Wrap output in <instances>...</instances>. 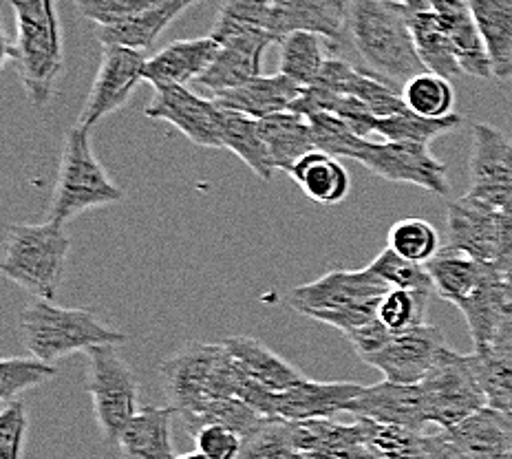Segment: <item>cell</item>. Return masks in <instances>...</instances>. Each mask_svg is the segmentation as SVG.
<instances>
[{"label": "cell", "instance_id": "cell-1", "mask_svg": "<svg viewBox=\"0 0 512 459\" xmlns=\"http://www.w3.org/2000/svg\"><path fill=\"white\" fill-rule=\"evenodd\" d=\"M411 7L396 0H351L349 40L367 67L404 87L426 71L415 49Z\"/></svg>", "mask_w": 512, "mask_h": 459}, {"label": "cell", "instance_id": "cell-2", "mask_svg": "<svg viewBox=\"0 0 512 459\" xmlns=\"http://www.w3.org/2000/svg\"><path fill=\"white\" fill-rule=\"evenodd\" d=\"M16 67L29 102L42 109L56 95L62 73V36L56 0H12Z\"/></svg>", "mask_w": 512, "mask_h": 459}, {"label": "cell", "instance_id": "cell-3", "mask_svg": "<svg viewBox=\"0 0 512 459\" xmlns=\"http://www.w3.org/2000/svg\"><path fill=\"white\" fill-rule=\"evenodd\" d=\"M3 250L0 270L9 281L42 301L56 298L71 250V237L62 223H9Z\"/></svg>", "mask_w": 512, "mask_h": 459}, {"label": "cell", "instance_id": "cell-4", "mask_svg": "<svg viewBox=\"0 0 512 459\" xmlns=\"http://www.w3.org/2000/svg\"><path fill=\"white\" fill-rule=\"evenodd\" d=\"M20 338L34 358L56 362L98 345H124L122 332L106 327L89 309H64L36 298L18 320Z\"/></svg>", "mask_w": 512, "mask_h": 459}, {"label": "cell", "instance_id": "cell-5", "mask_svg": "<svg viewBox=\"0 0 512 459\" xmlns=\"http://www.w3.org/2000/svg\"><path fill=\"white\" fill-rule=\"evenodd\" d=\"M120 201H124V190L106 175L104 166L93 151L91 131L73 126L67 133V142H64L58 179L53 186L49 206V221L67 226L82 212L120 204Z\"/></svg>", "mask_w": 512, "mask_h": 459}, {"label": "cell", "instance_id": "cell-6", "mask_svg": "<svg viewBox=\"0 0 512 459\" xmlns=\"http://www.w3.org/2000/svg\"><path fill=\"white\" fill-rule=\"evenodd\" d=\"M159 376L179 415L199 409L208 400L237 398L241 382V373L223 343L186 345L162 362Z\"/></svg>", "mask_w": 512, "mask_h": 459}, {"label": "cell", "instance_id": "cell-7", "mask_svg": "<svg viewBox=\"0 0 512 459\" xmlns=\"http://www.w3.org/2000/svg\"><path fill=\"white\" fill-rule=\"evenodd\" d=\"M87 391L93 402L104 444L117 446L126 426L140 413V384L133 367L117 345H98L87 351Z\"/></svg>", "mask_w": 512, "mask_h": 459}, {"label": "cell", "instance_id": "cell-8", "mask_svg": "<svg viewBox=\"0 0 512 459\" xmlns=\"http://www.w3.org/2000/svg\"><path fill=\"white\" fill-rule=\"evenodd\" d=\"M420 384L429 404L431 424H437L442 431L453 429L488 407L471 354L462 356L446 347Z\"/></svg>", "mask_w": 512, "mask_h": 459}, {"label": "cell", "instance_id": "cell-9", "mask_svg": "<svg viewBox=\"0 0 512 459\" xmlns=\"http://www.w3.org/2000/svg\"><path fill=\"white\" fill-rule=\"evenodd\" d=\"M457 309L471 329L475 349L512 351V248L486 263L479 290Z\"/></svg>", "mask_w": 512, "mask_h": 459}, {"label": "cell", "instance_id": "cell-10", "mask_svg": "<svg viewBox=\"0 0 512 459\" xmlns=\"http://www.w3.org/2000/svg\"><path fill=\"white\" fill-rule=\"evenodd\" d=\"M349 159L362 164L373 175L396 181V184L420 186L440 197L451 192L446 164L429 151V144L369 142L362 137Z\"/></svg>", "mask_w": 512, "mask_h": 459}, {"label": "cell", "instance_id": "cell-11", "mask_svg": "<svg viewBox=\"0 0 512 459\" xmlns=\"http://www.w3.org/2000/svg\"><path fill=\"white\" fill-rule=\"evenodd\" d=\"M446 239L448 248L466 252L482 263H495L512 248L504 212L471 197L468 192L448 204Z\"/></svg>", "mask_w": 512, "mask_h": 459}, {"label": "cell", "instance_id": "cell-12", "mask_svg": "<svg viewBox=\"0 0 512 459\" xmlns=\"http://www.w3.org/2000/svg\"><path fill=\"white\" fill-rule=\"evenodd\" d=\"M146 60L148 58L144 56V51L120 45H104L98 76H95L87 102H84L78 126L91 131L106 115L126 106L137 84L144 80Z\"/></svg>", "mask_w": 512, "mask_h": 459}, {"label": "cell", "instance_id": "cell-13", "mask_svg": "<svg viewBox=\"0 0 512 459\" xmlns=\"http://www.w3.org/2000/svg\"><path fill=\"white\" fill-rule=\"evenodd\" d=\"M468 195L499 210L512 204V140L486 122L473 126Z\"/></svg>", "mask_w": 512, "mask_h": 459}, {"label": "cell", "instance_id": "cell-14", "mask_svg": "<svg viewBox=\"0 0 512 459\" xmlns=\"http://www.w3.org/2000/svg\"><path fill=\"white\" fill-rule=\"evenodd\" d=\"M144 115L175 126L195 146L223 148L221 106L215 100L199 98L186 87H155Z\"/></svg>", "mask_w": 512, "mask_h": 459}, {"label": "cell", "instance_id": "cell-15", "mask_svg": "<svg viewBox=\"0 0 512 459\" xmlns=\"http://www.w3.org/2000/svg\"><path fill=\"white\" fill-rule=\"evenodd\" d=\"M446 349L442 329L435 325H418L404 332H393L389 343L367 360L369 367L384 373V380L400 384H420L426 373Z\"/></svg>", "mask_w": 512, "mask_h": 459}, {"label": "cell", "instance_id": "cell-16", "mask_svg": "<svg viewBox=\"0 0 512 459\" xmlns=\"http://www.w3.org/2000/svg\"><path fill=\"white\" fill-rule=\"evenodd\" d=\"M356 382H316L301 380L281 393H270L265 415L287 422L329 420L336 413H349V404L362 393Z\"/></svg>", "mask_w": 512, "mask_h": 459}, {"label": "cell", "instance_id": "cell-17", "mask_svg": "<svg viewBox=\"0 0 512 459\" xmlns=\"http://www.w3.org/2000/svg\"><path fill=\"white\" fill-rule=\"evenodd\" d=\"M349 413L362 420L400 426L413 433H422L424 426L431 424L422 384H400L391 380L371 384L349 404Z\"/></svg>", "mask_w": 512, "mask_h": 459}, {"label": "cell", "instance_id": "cell-18", "mask_svg": "<svg viewBox=\"0 0 512 459\" xmlns=\"http://www.w3.org/2000/svg\"><path fill=\"white\" fill-rule=\"evenodd\" d=\"M351 0H272L270 34L281 42L294 31H309L336 49L349 38Z\"/></svg>", "mask_w": 512, "mask_h": 459}, {"label": "cell", "instance_id": "cell-19", "mask_svg": "<svg viewBox=\"0 0 512 459\" xmlns=\"http://www.w3.org/2000/svg\"><path fill=\"white\" fill-rule=\"evenodd\" d=\"M391 287L380 276L365 270H332L318 281L298 285L287 294L290 303L298 314L312 318L318 312L343 307L347 303L362 301V298L384 296Z\"/></svg>", "mask_w": 512, "mask_h": 459}, {"label": "cell", "instance_id": "cell-20", "mask_svg": "<svg viewBox=\"0 0 512 459\" xmlns=\"http://www.w3.org/2000/svg\"><path fill=\"white\" fill-rule=\"evenodd\" d=\"M272 42L270 34H239L219 42V53L197 82L212 95L239 87L261 76L263 53Z\"/></svg>", "mask_w": 512, "mask_h": 459}, {"label": "cell", "instance_id": "cell-21", "mask_svg": "<svg viewBox=\"0 0 512 459\" xmlns=\"http://www.w3.org/2000/svg\"><path fill=\"white\" fill-rule=\"evenodd\" d=\"M219 53V42L212 36L175 40L153 58L146 60L144 80L155 87H186L199 80Z\"/></svg>", "mask_w": 512, "mask_h": 459}, {"label": "cell", "instance_id": "cell-22", "mask_svg": "<svg viewBox=\"0 0 512 459\" xmlns=\"http://www.w3.org/2000/svg\"><path fill=\"white\" fill-rule=\"evenodd\" d=\"M431 12L440 20V25L453 40L457 60L462 71L473 78H493L488 51L484 47L482 34H479L473 9L468 0H426Z\"/></svg>", "mask_w": 512, "mask_h": 459}, {"label": "cell", "instance_id": "cell-23", "mask_svg": "<svg viewBox=\"0 0 512 459\" xmlns=\"http://www.w3.org/2000/svg\"><path fill=\"white\" fill-rule=\"evenodd\" d=\"M301 93V84H296L283 73H276V76H256L239 84V87L215 93L212 100L223 109L245 113L254 120H263V117H270L274 113L290 111Z\"/></svg>", "mask_w": 512, "mask_h": 459}, {"label": "cell", "instance_id": "cell-24", "mask_svg": "<svg viewBox=\"0 0 512 459\" xmlns=\"http://www.w3.org/2000/svg\"><path fill=\"white\" fill-rule=\"evenodd\" d=\"M223 347L230 354L234 367L241 371V376L248 378L256 387L281 393L305 380L303 373L294 365L252 336L226 338Z\"/></svg>", "mask_w": 512, "mask_h": 459}, {"label": "cell", "instance_id": "cell-25", "mask_svg": "<svg viewBox=\"0 0 512 459\" xmlns=\"http://www.w3.org/2000/svg\"><path fill=\"white\" fill-rule=\"evenodd\" d=\"M177 413L173 404L142 407L117 442L122 459H177L173 453V420Z\"/></svg>", "mask_w": 512, "mask_h": 459}, {"label": "cell", "instance_id": "cell-26", "mask_svg": "<svg viewBox=\"0 0 512 459\" xmlns=\"http://www.w3.org/2000/svg\"><path fill=\"white\" fill-rule=\"evenodd\" d=\"M471 459H512V415L484 407L446 431Z\"/></svg>", "mask_w": 512, "mask_h": 459}, {"label": "cell", "instance_id": "cell-27", "mask_svg": "<svg viewBox=\"0 0 512 459\" xmlns=\"http://www.w3.org/2000/svg\"><path fill=\"white\" fill-rule=\"evenodd\" d=\"M259 124L263 142L268 146V153L276 170L292 173L298 159L316 151L314 131L307 115L283 111L263 117Z\"/></svg>", "mask_w": 512, "mask_h": 459}, {"label": "cell", "instance_id": "cell-28", "mask_svg": "<svg viewBox=\"0 0 512 459\" xmlns=\"http://www.w3.org/2000/svg\"><path fill=\"white\" fill-rule=\"evenodd\" d=\"M201 3V0H164L148 12L124 20V23L98 27V40L104 45H120L128 49L146 51L153 47L159 34L175 23L188 7Z\"/></svg>", "mask_w": 512, "mask_h": 459}, {"label": "cell", "instance_id": "cell-29", "mask_svg": "<svg viewBox=\"0 0 512 459\" xmlns=\"http://www.w3.org/2000/svg\"><path fill=\"white\" fill-rule=\"evenodd\" d=\"M294 184L320 206H336L351 192V177L340 159L323 151L301 157L292 168Z\"/></svg>", "mask_w": 512, "mask_h": 459}, {"label": "cell", "instance_id": "cell-30", "mask_svg": "<svg viewBox=\"0 0 512 459\" xmlns=\"http://www.w3.org/2000/svg\"><path fill=\"white\" fill-rule=\"evenodd\" d=\"M488 51L493 78L512 80V0H468Z\"/></svg>", "mask_w": 512, "mask_h": 459}, {"label": "cell", "instance_id": "cell-31", "mask_svg": "<svg viewBox=\"0 0 512 459\" xmlns=\"http://www.w3.org/2000/svg\"><path fill=\"white\" fill-rule=\"evenodd\" d=\"M426 270L433 279L435 294L457 307L479 290L486 276V263L446 245L426 263Z\"/></svg>", "mask_w": 512, "mask_h": 459}, {"label": "cell", "instance_id": "cell-32", "mask_svg": "<svg viewBox=\"0 0 512 459\" xmlns=\"http://www.w3.org/2000/svg\"><path fill=\"white\" fill-rule=\"evenodd\" d=\"M409 25L415 49H418V56L426 71H431L435 76H442L446 80L460 78L464 71L460 60H457L453 40L448 38L444 27L440 25V20L431 12L429 5L411 9Z\"/></svg>", "mask_w": 512, "mask_h": 459}, {"label": "cell", "instance_id": "cell-33", "mask_svg": "<svg viewBox=\"0 0 512 459\" xmlns=\"http://www.w3.org/2000/svg\"><path fill=\"white\" fill-rule=\"evenodd\" d=\"M221 135L223 148L237 155L256 177L263 181L272 179L276 168L270 159L268 146L263 142L259 120L221 106Z\"/></svg>", "mask_w": 512, "mask_h": 459}, {"label": "cell", "instance_id": "cell-34", "mask_svg": "<svg viewBox=\"0 0 512 459\" xmlns=\"http://www.w3.org/2000/svg\"><path fill=\"white\" fill-rule=\"evenodd\" d=\"M325 42L323 36L309 34V31L287 34L279 42V73L292 78L303 89L314 87L327 62Z\"/></svg>", "mask_w": 512, "mask_h": 459}, {"label": "cell", "instance_id": "cell-35", "mask_svg": "<svg viewBox=\"0 0 512 459\" xmlns=\"http://www.w3.org/2000/svg\"><path fill=\"white\" fill-rule=\"evenodd\" d=\"M181 418H184L190 435L206 424H219V426H226V429L237 431L243 440L245 437H250L254 431H259L261 426L270 420L254 407H250L248 402H243L239 398L208 400L195 411L181 413Z\"/></svg>", "mask_w": 512, "mask_h": 459}, {"label": "cell", "instance_id": "cell-36", "mask_svg": "<svg viewBox=\"0 0 512 459\" xmlns=\"http://www.w3.org/2000/svg\"><path fill=\"white\" fill-rule=\"evenodd\" d=\"M462 115L451 113L446 117H424L413 111H404L391 117H376L373 120V133L384 137L387 142H415L431 144L435 137L455 131L462 126Z\"/></svg>", "mask_w": 512, "mask_h": 459}, {"label": "cell", "instance_id": "cell-37", "mask_svg": "<svg viewBox=\"0 0 512 459\" xmlns=\"http://www.w3.org/2000/svg\"><path fill=\"white\" fill-rule=\"evenodd\" d=\"M471 360L488 407L512 415V351L475 349Z\"/></svg>", "mask_w": 512, "mask_h": 459}, {"label": "cell", "instance_id": "cell-38", "mask_svg": "<svg viewBox=\"0 0 512 459\" xmlns=\"http://www.w3.org/2000/svg\"><path fill=\"white\" fill-rule=\"evenodd\" d=\"M270 18L272 0H223L210 36L221 42L239 34H270Z\"/></svg>", "mask_w": 512, "mask_h": 459}, {"label": "cell", "instance_id": "cell-39", "mask_svg": "<svg viewBox=\"0 0 512 459\" xmlns=\"http://www.w3.org/2000/svg\"><path fill=\"white\" fill-rule=\"evenodd\" d=\"M402 100L409 111L424 117H446L453 113L455 91L451 80L424 71L402 87Z\"/></svg>", "mask_w": 512, "mask_h": 459}, {"label": "cell", "instance_id": "cell-40", "mask_svg": "<svg viewBox=\"0 0 512 459\" xmlns=\"http://www.w3.org/2000/svg\"><path fill=\"white\" fill-rule=\"evenodd\" d=\"M387 245L400 256H404V259L426 265L442 250V239L433 223L418 217H409L393 223Z\"/></svg>", "mask_w": 512, "mask_h": 459}, {"label": "cell", "instance_id": "cell-41", "mask_svg": "<svg viewBox=\"0 0 512 459\" xmlns=\"http://www.w3.org/2000/svg\"><path fill=\"white\" fill-rule=\"evenodd\" d=\"M367 268L376 276H380L391 290L435 294V285L429 270H426V265L404 259L396 250H391L389 245L367 265Z\"/></svg>", "mask_w": 512, "mask_h": 459}, {"label": "cell", "instance_id": "cell-42", "mask_svg": "<svg viewBox=\"0 0 512 459\" xmlns=\"http://www.w3.org/2000/svg\"><path fill=\"white\" fill-rule=\"evenodd\" d=\"M58 376V369L53 362L40 358H3L0 362V402L9 404L18 400L20 393H25L40 384L49 382Z\"/></svg>", "mask_w": 512, "mask_h": 459}, {"label": "cell", "instance_id": "cell-43", "mask_svg": "<svg viewBox=\"0 0 512 459\" xmlns=\"http://www.w3.org/2000/svg\"><path fill=\"white\" fill-rule=\"evenodd\" d=\"M431 296L433 294L411 290H389L380 301L378 318L391 332H404V329L424 325Z\"/></svg>", "mask_w": 512, "mask_h": 459}, {"label": "cell", "instance_id": "cell-44", "mask_svg": "<svg viewBox=\"0 0 512 459\" xmlns=\"http://www.w3.org/2000/svg\"><path fill=\"white\" fill-rule=\"evenodd\" d=\"M239 459H298L290 422L270 418L259 431L245 437Z\"/></svg>", "mask_w": 512, "mask_h": 459}, {"label": "cell", "instance_id": "cell-45", "mask_svg": "<svg viewBox=\"0 0 512 459\" xmlns=\"http://www.w3.org/2000/svg\"><path fill=\"white\" fill-rule=\"evenodd\" d=\"M309 124H312L314 140H316V151H323L334 157H345L349 159L354 148L362 137L351 128L345 120L332 115V113H312L307 115Z\"/></svg>", "mask_w": 512, "mask_h": 459}, {"label": "cell", "instance_id": "cell-46", "mask_svg": "<svg viewBox=\"0 0 512 459\" xmlns=\"http://www.w3.org/2000/svg\"><path fill=\"white\" fill-rule=\"evenodd\" d=\"M73 3L84 18L93 20L98 27H109L140 16L148 9L162 5L164 0H73Z\"/></svg>", "mask_w": 512, "mask_h": 459}, {"label": "cell", "instance_id": "cell-47", "mask_svg": "<svg viewBox=\"0 0 512 459\" xmlns=\"http://www.w3.org/2000/svg\"><path fill=\"white\" fill-rule=\"evenodd\" d=\"M382 296H373V298H362V301L347 303L343 307L336 309H327V312H318L312 316V320H318V323H325L329 327L340 329L343 334L354 332V329L371 323V320L378 318V309H380Z\"/></svg>", "mask_w": 512, "mask_h": 459}, {"label": "cell", "instance_id": "cell-48", "mask_svg": "<svg viewBox=\"0 0 512 459\" xmlns=\"http://www.w3.org/2000/svg\"><path fill=\"white\" fill-rule=\"evenodd\" d=\"M25 435H27L25 404L20 400L3 404V413H0V459H23Z\"/></svg>", "mask_w": 512, "mask_h": 459}, {"label": "cell", "instance_id": "cell-49", "mask_svg": "<svg viewBox=\"0 0 512 459\" xmlns=\"http://www.w3.org/2000/svg\"><path fill=\"white\" fill-rule=\"evenodd\" d=\"M197 440V451L210 459H239L243 451V437L219 424H206L192 433Z\"/></svg>", "mask_w": 512, "mask_h": 459}, {"label": "cell", "instance_id": "cell-50", "mask_svg": "<svg viewBox=\"0 0 512 459\" xmlns=\"http://www.w3.org/2000/svg\"><path fill=\"white\" fill-rule=\"evenodd\" d=\"M391 334H393L391 329L384 325L380 318H376V320H371V323L362 325V327L354 329V332H349L345 336H347V340L351 343V347H354L356 356L362 362H367L369 358L376 356L384 345L389 343Z\"/></svg>", "mask_w": 512, "mask_h": 459}, {"label": "cell", "instance_id": "cell-51", "mask_svg": "<svg viewBox=\"0 0 512 459\" xmlns=\"http://www.w3.org/2000/svg\"><path fill=\"white\" fill-rule=\"evenodd\" d=\"M396 3L407 5L411 9H418V7H426V0H396Z\"/></svg>", "mask_w": 512, "mask_h": 459}, {"label": "cell", "instance_id": "cell-52", "mask_svg": "<svg viewBox=\"0 0 512 459\" xmlns=\"http://www.w3.org/2000/svg\"><path fill=\"white\" fill-rule=\"evenodd\" d=\"M504 219H506V226H508V232H510V237H512V204L510 206H506L504 210Z\"/></svg>", "mask_w": 512, "mask_h": 459}, {"label": "cell", "instance_id": "cell-53", "mask_svg": "<svg viewBox=\"0 0 512 459\" xmlns=\"http://www.w3.org/2000/svg\"><path fill=\"white\" fill-rule=\"evenodd\" d=\"M177 459H210L206 453L201 451H192V453H186V455H179Z\"/></svg>", "mask_w": 512, "mask_h": 459}]
</instances>
